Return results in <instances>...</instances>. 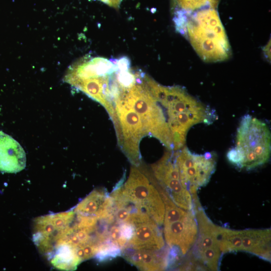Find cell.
I'll list each match as a JSON object with an SVG mask.
<instances>
[{"instance_id": "obj_1", "label": "cell", "mask_w": 271, "mask_h": 271, "mask_svg": "<svg viewBox=\"0 0 271 271\" xmlns=\"http://www.w3.org/2000/svg\"><path fill=\"white\" fill-rule=\"evenodd\" d=\"M174 22L176 30L185 34L204 62H220L230 57V45L216 9L198 10Z\"/></svg>"}, {"instance_id": "obj_2", "label": "cell", "mask_w": 271, "mask_h": 271, "mask_svg": "<svg viewBox=\"0 0 271 271\" xmlns=\"http://www.w3.org/2000/svg\"><path fill=\"white\" fill-rule=\"evenodd\" d=\"M144 80L155 99L165 108L171 136L181 138L186 136L193 125L209 123L213 121V112L182 87L165 86L145 74Z\"/></svg>"}, {"instance_id": "obj_3", "label": "cell", "mask_w": 271, "mask_h": 271, "mask_svg": "<svg viewBox=\"0 0 271 271\" xmlns=\"http://www.w3.org/2000/svg\"><path fill=\"white\" fill-rule=\"evenodd\" d=\"M117 62L116 59L87 55L72 64L63 78L64 82L104 106L114 124L116 118L112 83L118 68Z\"/></svg>"}, {"instance_id": "obj_4", "label": "cell", "mask_w": 271, "mask_h": 271, "mask_svg": "<svg viewBox=\"0 0 271 271\" xmlns=\"http://www.w3.org/2000/svg\"><path fill=\"white\" fill-rule=\"evenodd\" d=\"M270 141L267 125L250 115H245L237 130L235 146L229 150L227 158L239 168L254 169L269 160Z\"/></svg>"}, {"instance_id": "obj_5", "label": "cell", "mask_w": 271, "mask_h": 271, "mask_svg": "<svg viewBox=\"0 0 271 271\" xmlns=\"http://www.w3.org/2000/svg\"><path fill=\"white\" fill-rule=\"evenodd\" d=\"M140 72L137 81L128 87H120L119 94L139 114L148 133L173 151L171 132L163 107L153 96Z\"/></svg>"}, {"instance_id": "obj_6", "label": "cell", "mask_w": 271, "mask_h": 271, "mask_svg": "<svg viewBox=\"0 0 271 271\" xmlns=\"http://www.w3.org/2000/svg\"><path fill=\"white\" fill-rule=\"evenodd\" d=\"M132 166L126 182L121 185L124 196L139 211L150 216L159 226L163 224L165 205L153 179Z\"/></svg>"}, {"instance_id": "obj_7", "label": "cell", "mask_w": 271, "mask_h": 271, "mask_svg": "<svg viewBox=\"0 0 271 271\" xmlns=\"http://www.w3.org/2000/svg\"><path fill=\"white\" fill-rule=\"evenodd\" d=\"M117 120L115 130L118 144L133 166L139 167L141 163L140 143L148 135L139 114L120 96L113 99Z\"/></svg>"}, {"instance_id": "obj_8", "label": "cell", "mask_w": 271, "mask_h": 271, "mask_svg": "<svg viewBox=\"0 0 271 271\" xmlns=\"http://www.w3.org/2000/svg\"><path fill=\"white\" fill-rule=\"evenodd\" d=\"M173 152L182 185L192 195L196 194L200 188L208 183L214 172L215 156L209 152L195 154L184 147Z\"/></svg>"}, {"instance_id": "obj_9", "label": "cell", "mask_w": 271, "mask_h": 271, "mask_svg": "<svg viewBox=\"0 0 271 271\" xmlns=\"http://www.w3.org/2000/svg\"><path fill=\"white\" fill-rule=\"evenodd\" d=\"M193 210L198 225V235L192 247L190 265L198 264L209 269L217 268L222 252L217 237V227L200 206L197 196L193 198Z\"/></svg>"}, {"instance_id": "obj_10", "label": "cell", "mask_w": 271, "mask_h": 271, "mask_svg": "<svg viewBox=\"0 0 271 271\" xmlns=\"http://www.w3.org/2000/svg\"><path fill=\"white\" fill-rule=\"evenodd\" d=\"M151 167L155 180L165 190L174 203L184 210H193L192 195L180 181L173 151L170 150L166 152Z\"/></svg>"}, {"instance_id": "obj_11", "label": "cell", "mask_w": 271, "mask_h": 271, "mask_svg": "<svg viewBox=\"0 0 271 271\" xmlns=\"http://www.w3.org/2000/svg\"><path fill=\"white\" fill-rule=\"evenodd\" d=\"M75 216L74 210H71L36 218L33 240L42 253L49 256L58 235L72 223Z\"/></svg>"}, {"instance_id": "obj_12", "label": "cell", "mask_w": 271, "mask_h": 271, "mask_svg": "<svg viewBox=\"0 0 271 271\" xmlns=\"http://www.w3.org/2000/svg\"><path fill=\"white\" fill-rule=\"evenodd\" d=\"M128 222L133 225L134 230L125 247L153 250L165 247V241L160 226L148 214L136 211L132 213Z\"/></svg>"}, {"instance_id": "obj_13", "label": "cell", "mask_w": 271, "mask_h": 271, "mask_svg": "<svg viewBox=\"0 0 271 271\" xmlns=\"http://www.w3.org/2000/svg\"><path fill=\"white\" fill-rule=\"evenodd\" d=\"M163 236L170 249L185 255L194 245L198 235V225L194 210L181 219L164 224Z\"/></svg>"}, {"instance_id": "obj_14", "label": "cell", "mask_w": 271, "mask_h": 271, "mask_svg": "<svg viewBox=\"0 0 271 271\" xmlns=\"http://www.w3.org/2000/svg\"><path fill=\"white\" fill-rule=\"evenodd\" d=\"M121 255L142 270H163L168 267L169 247L159 250L125 247Z\"/></svg>"}, {"instance_id": "obj_15", "label": "cell", "mask_w": 271, "mask_h": 271, "mask_svg": "<svg viewBox=\"0 0 271 271\" xmlns=\"http://www.w3.org/2000/svg\"><path fill=\"white\" fill-rule=\"evenodd\" d=\"M113 201L102 190H94L75 208L76 215L95 217L99 220L113 219Z\"/></svg>"}, {"instance_id": "obj_16", "label": "cell", "mask_w": 271, "mask_h": 271, "mask_svg": "<svg viewBox=\"0 0 271 271\" xmlns=\"http://www.w3.org/2000/svg\"><path fill=\"white\" fill-rule=\"evenodd\" d=\"M26 164V154L20 144L0 131V171L16 173L23 170Z\"/></svg>"}, {"instance_id": "obj_17", "label": "cell", "mask_w": 271, "mask_h": 271, "mask_svg": "<svg viewBox=\"0 0 271 271\" xmlns=\"http://www.w3.org/2000/svg\"><path fill=\"white\" fill-rule=\"evenodd\" d=\"M241 251L270 261V229H248L241 230Z\"/></svg>"}, {"instance_id": "obj_18", "label": "cell", "mask_w": 271, "mask_h": 271, "mask_svg": "<svg viewBox=\"0 0 271 271\" xmlns=\"http://www.w3.org/2000/svg\"><path fill=\"white\" fill-rule=\"evenodd\" d=\"M48 257L55 268L64 270H74L82 262L77 254L76 248L65 241L57 243Z\"/></svg>"}, {"instance_id": "obj_19", "label": "cell", "mask_w": 271, "mask_h": 271, "mask_svg": "<svg viewBox=\"0 0 271 271\" xmlns=\"http://www.w3.org/2000/svg\"><path fill=\"white\" fill-rule=\"evenodd\" d=\"M217 237L222 253L241 251V230H235L217 225Z\"/></svg>"}, {"instance_id": "obj_20", "label": "cell", "mask_w": 271, "mask_h": 271, "mask_svg": "<svg viewBox=\"0 0 271 271\" xmlns=\"http://www.w3.org/2000/svg\"><path fill=\"white\" fill-rule=\"evenodd\" d=\"M219 0H172L175 18L185 17L206 8H217Z\"/></svg>"}, {"instance_id": "obj_21", "label": "cell", "mask_w": 271, "mask_h": 271, "mask_svg": "<svg viewBox=\"0 0 271 271\" xmlns=\"http://www.w3.org/2000/svg\"><path fill=\"white\" fill-rule=\"evenodd\" d=\"M121 254V249L107 240L100 245L95 257L98 260L101 261L115 257Z\"/></svg>"}, {"instance_id": "obj_22", "label": "cell", "mask_w": 271, "mask_h": 271, "mask_svg": "<svg viewBox=\"0 0 271 271\" xmlns=\"http://www.w3.org/2000/svg\"><path fill=\"white\" fill-rule=\"evenodd\" d=\"M115 9H118L122 0H98Z\"/></svg>"}]
</instances>
